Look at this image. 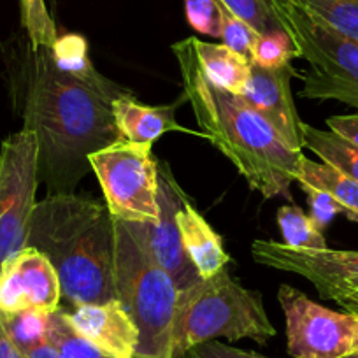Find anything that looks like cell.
<instances>
[{"mask_svg": "<svg viewBox=\"0 0 358 358\" xmlns=\"http://www.w3.org/2000/svg\"><path fill=\"white\" fill-rule=\"evenodd\" d=\"M13 108L39 144V181L48 195L74 194L92 172L88 157L118 141L111 102L125 86L94 85L57 64L51 48L29 37L0 51Z\"/></svg>", "mask_w": 358, "mask_h": 358, "instance_id": "obj_1", "label": "cell"}, {"mask_svg": "<svg viewBox=\"0 0 358 358\" xmlns=\"http://www.w3.org/2000/svg\"><path fill=\"white\" fill-rule=\"evenodd\" d=\"M185 99L201 136L222 151L253 190L265 199H292L302 153L268 125L239 95L209 81L195 57L192 37L172 44Z\"/></svg>", "mask_w": 358, "mask_h": 358, "instance_id": "obj_2", "label": "cell"}, {"mask_svg": "<svg viewBox=\"0 0 358 358\" xmlns=\"http://www.w3.org/2000/svg\"><path fill=\"white\" fill-rule=\"evenodd\" d=\"M58 274L62 301L71 308L116 301L115 218L88 195H46L37 202L29 241Z\"/></svg>", "mask_w": 358, "mask_h": 358, "instance_id": "obj_3", "label": "cell"}, {"mask_svg": "<svg viewBox=\"0 0 358 358\" xmlns=\"http://www.w3.org/2000/svg\"><path fill=\"white\" fill-rule=\"evenodd\" d=\"M276 336L257 290H248L225 268L178 294L172 358H183L192 348L216 339H251L265 344Z\"/></svg>", "mask_w": 358, "mask_h": 358, "instance_id": "obj_4", "label": "cell"}, {"mask_svg": "<svg viewBox=\"0 0 358 358\" xmlns=\"http://www.w3.org/2000/svg\"><path fill=\"white\" fill-rule=\"evenodd\" d=\"M115 288L116 301L139 330L136 358H172L178 287L155 260L146 244L115 220Z\"/></svg>", "mask_w": 358, "mask_h": 358, "instance_id": "obj_5", "label": "cell"}, {"mask_svg": "<svg viewBox=\"0 0 358 358\" xmlns=\"http://www.w3.org/2000/svg\"><path fill=\"white\" fill-rule=\"evenodd\" d=\"M278 20L309 64L299 95L313 101H337L358 109V43L346 39L292 4L273 0Z\"/></svg>", "mask_w": 358, "mask_h": 358, "instance_id": "obj_6", "label": "cell"}, {"mask_svg": "<svg viewBox=\"0 0 358 358\" xmlns=\"http://www.w3.org/2000/svg\"><path fill=\"white\" fill-rule=\"evenodd\" d=\"M153 144L115 141L88 157L116 222L153 223L158 220V160Z\"/></svg>", "mask_w": 358, "mask_h": 358, "instance_id": "obj_7", "label": "cell"}, {"mask_svg": "<svg viewBox=\"0 0 358 358\" xmlns=\"http://www.w3.org/2000/svg\"><path fill=\"white\" fill-rule=\"evenodd\" d=\"M39 183L37 137L22 129L0 148V267L27 246Z\"/></svg>", "mask_w": 358, "mask_h": 358, "instance_id": "obj_8", "label": "cell"}, {"mask_svg": "<svg viewBox=\"0 0 358 358\" xmlns=\"http://www.w3.org/2000/svg\"><path fill=\"white\" fill-rule=\"evenodd\" d=\"M278 301L287 323V348L294 358H348L358 355V316L337 313L281 285Z\"/></svg>", "mask_w": 358, "mask_h": 358, "instance_id": "obj_9", "label": "cell"}, {"mask_svg": "<svg viewBox=\"0 0 358 358\" xmlns=\"http://www.w3.org/2000/svg\"><path fill=\"white\" fill-rule=\"evenodd\" d=\"M187 199V194L174 179L167 162H158V220L153 223L123 222L146 244L150 253L167 271L179 292L187 290L202 280L185 251L178 225V209Z\"/></svg>", "mask_w": 358, "mask_h": 358, "instance_id": "obj_10", "label": "cell"}, {"mask_svg": "<svg viewBox=\"0 0 358 358\" xmlns=\"http://www.w3.org/2000/svg\"><path fill=\"white\" fill-rule=\"evenodd\" d=\"M62 288L58 274L46 255L25 246L0 267V313L37 309L53 313L60 308Z\"/></svg>", "mask_w": 358, "mask_h": 358, "instance_id": "obj_11", "label": "cell"}, {"mask_svg": "<svg viewBox=\"0 0 358 358\" xmlns=\"http://www.w3.org/2000/svg\"><path fill=\"white\" fill-rule=\"evenodd\" d=\"M297 74L290 64L280 69H264L251 64L250 79L239 95L251 109L258 113L281 137L302 153L304 144V125L292 95V78Z\"/></svg>", "mask_w": 358, "mask_h": 358, "instance_id": "obj_12", "label": "cell"}, {"mask_svg": "<svg viewBox=\"0 0 358 358\" xmlns=\"http://www.w3.org/2000/svg\"><path fill=\"white\" fill-rule=\"evenodd\" d=\"M251 255L265 267L299 274L316 287L358 280V251L297 250L276 241H255Z\"/></svg>", "mask_w": 358, "mask_h": 358, "instance_id": "obj_13", "label": "cell"}, {"mask_svg": "<svg viewBox=\"0 0 358 358\" xmlns=\"http://www.w3.org/2000/svg\"><path fill=\"white\" fill-rule=\"evenodd\" d=\"M78 334L111 358H136L139 330L120 301L64 309Z\"/></svg>", "mask_w": 358, "mask_h": 358, "instance_id": "obj_14", "label": "cell"}, {"mask_svg": "<svg viewBox=\"0 0 358 358\" xmlns=\"http://www.w3.org/2000/svg\"><path fill=\"white\" fill-rule=\"evenodd\" d=\"M118 139L136 144H153L167 132L185 130L176 122L174 106H146L132 94L111 102Z\"/></svg>", "mask_w": 358, "mask_h": 358, "instance_id": "obj_15", "label": "cell"}, {"mask_svg": "<svg viewBox=\"0 0 358 358\" xmlns=\"http://www.w3.org/2000/svg\"><path fill=\"white\" fill-rule=\"evenodd\" d=\"M178 225L185 251L202 280L215 276L225 268L230 257L223 248L222 237L195 209L190 199L178 209Z\"/></svg>", "mask_w": 358, "mask_h": 358, "instance_id": "obj_16", "label": "cell"}, {"mask_svg": "<svg viewBox=\"0 0 358 358\" xmlns=\"http://www.w3.org/2000/svg\"><path fill=\"white\" fill-rule=\"evenodd\" d=\"M195 57L209 81L234 95H243L251 72V62L227 48L192 37Z\"/></svg>", "mask_w": 358, "mask_h": 358, "instance_id": "obj_17", "label": "cell"}, {"mask_svg": "<svg viewBox=\"0 0 358 358\" xmlns=\"http://www.w3.org/2000/svg\"><path fill=\"white\" fill-rule=\"evenodd\" d=\"M297 183L301 188H320L332 195L343 208V213L358 223V181L348 178L325 162H315L302 153L299 162Z\"/></svg>", "mask_w": 358, "mask_h": 358, "instance_id": "obj_18", "label": "cell"}, {"mask_svg": "<svg viewBox=\"0 0 358 358\" xmlns=\"http://www.w3.org/2000/svg\"><path fill=\"white\" fill-rule=\"evenodd\" d=\"M304 144L325 164L358 181V148L330 130L304 125Z\"/></svg>", "mask_w": 358, "mask_h": 358, "instance_id": "obj_19", "label": "cell"}, {"mask_svg": "<svg viewBox=\"0 0 358 358\" xmlns=\"http://www.w3.org/2000/svg\"><path fill=\"white\" fill-rule=\"evenodd\" d=\"M346 39L358 43V0H290Z\"/></svg>", "mask_w": 358, "mask_h": 358, "instance_id": "obj_20", "label": "cell"}, {"mask_svg": "<svg viewBox=\"0 0 358 358\" xmlns=\"http://www.w3.org/2000/svg\"><path fill=\"white\" fill-rule=\"evenodd\" d=\"M278 225L283 236V244L297 250H327V241L323 230H320L299 206H281L278 211Z\"/></svg>", "mask_w": 358, "mask_h": 358, "instance_id": "obj_21", "label": "cell"}, {"mask_svg": "<svg viewBox=\"0 0 358 358\" xmlns=\"http://www.w3.org/2000/svg\"><path fill=\"white\" fill-rule=\"evenodd\" d=\"M53 57L57 64L60 65L64 71L71 72V74L78 76V78L85 79L94 85H111V79L104 78L94 64L88 58V48H86L85 37L78 36V34H69V36L58 37L57 43L51 48Z\"/></svg>", "mask_w": 358, "mask_h": 358, "instance_id": "obj_22", "label": "cell"}, {"mask_svg": "<svg viewBox=\"0 0 358 358\" xmlns=\"http://www.w3.org/2000/svg\"><path fill=\"white\" fill-rule=\"evenodd\" d=\"M48 339L57 348L60 358H111L102 353L95 344L85 339L81 334L76 332L62 308L50 315Z\"/></svg>", "mask_w": 358, "mask_h": 358, "instance_id": "obj_23", "label": "cell"}, {"mask_svg": "<svg viewBox=\"0 0 358 358\" xmlns=\"http://www.w3.org/2000/svg\"><path fill=\"white\" fill-rule=\"evenodd\" d=\"M50 315L51 313L46 311L27 309V311L15 313V315H2V318H4L6 329H8L11 339L25 353L27 350L48 339Z\"/></svg>", "mask_w": 358, "mask_h": 358, "instance_id": "obj_24", "label": "cell"}, {"mask_svg": "<svg viewBox=\"0 0 358 358\" xmlns=\"http://www.w3.org/2000/svg\"><path fill=\"white\" fill-rule=\"evenodd\" d=\"M22 25L32 48H53L58 34L44 0H20Z\"/></svg>", "mask_w": 358, "mask_h": 358, "instance_id": "obj_25", "label": "cell"}, {"mask_svg": "<svg viewBox=\"0 0 358 358\" xmlns=\"http://www.w3.org/2000/svg\"><path fill=\"white\" fill-rule=\"evenodd\" d=\"M292 58H299V50L285 30L260 34L251 53V64L264 69H280L290 64Z\"/></svg>", "mask_w": 358, "mask_h": 358, "instance_id": "obj_26", "label": "cell"}, {"mask_svg": "<svg viewBox=\"0 0 358 358\" xmlns=\"http://www.w3.org/2000/svg\"><path fill=\"white\" fill-rule=\"evenodd\" d=\"M218 2L227 11L253 27L258 34L285 30L274 11L273 0H218Z\"/></svg>", "mask_w": 358, "mask_h": 358, "instance_id": "obj_27", "label": "cell"}, {"mask_svg": "<svg viewBox=\"0 0 358 358\" xmlns=\"http://www.w3.org/2000/svg\"><path fill=\"white\" fill-rule=\"evenodd\" d=\"M220 37L223 41L222 44H225L227 48L241 55L244 60L251 62V53H253L255 43L260 37V34L253 27L248 25L244 20L234 16L232 13L227 11L222 6V30H220Z\"/></svg>", "mask_w": 358, "mask_h": 358, "instance_id": "obj_28", "label": "cell"}, {"mask_svg": "<svg viewBox=\"0 0 358 358\" xmlns=\"http://www.w3.org/2000/svg\"><path fill=\"white\" fill-rule=\"evenodd\" d=\"M185 13L192 29L211 37H220L222 4L218 0H185Z\"/></svg>", "mask_w": 358, "mask_h": 358, "instance_id": "obj_29", "label": "cell"}, {"mask_svg": "<svg viewBox=\"0 0 358 358\" xmlns=\"http://www.w3.org/2000/svg\"><path fill=\"white\" fill-rule=\"evenodd\" d=\"M302 190L308 194V204H309V216L315 222V225L320 230H323L325 227H329L334 222L339 213H343L339 202L332 197L330 194H327L325 190H320V188H302Z\"/></svg>", "mask_w": 358, "mask_h": 358, "instance_id": "obj_30", "label": "cell"}, {"mask_svg": "<svg viewBox=\"0 0 358 358\" xmlns=\"http://www.w3.org/2000/svg\"><path fill=\"white\" fill-rule=\"evenodd\" d=\"M318 294L323 299L336 301L337 304L343 306V309L346 313L358 316V280L327 285V287L318 288Z\"/></svg>", "mask_w": 358, "mask_h": 358, "instance_id": "obj_31", "label": "cell"}, {"mask_svg": "<svg viewBox=\"0 0 358 358\" xmlns=\"http://www.w3.org/2000/svg\"><path fill=\"white\" fill-rule=\"evenodd\" d=\"M183 358H267L255 351H244L239 348L229 346L220 341H208L192 348Z\"/></svg>", "mask_w": 358, "mask_h": 358, "instance_id": "obj_32", "label": "cell"}, {"mask_svg": "<svg viewBox=\"0 0 358 358\" xmlns=\"http://www.w3.org/2000/svg\"><path fill=\"white\" fill-rule=\"evenodd\" d=\"M327 125H329L330 132L337 134V136L358 148V113H355V115L330 116L327 120Z\"/></svg>", "mask_w": 358, "mask_h": 358, "instance_id": "obj_33", "label": "cell"}, {"mask_svg": "<svg viewBox=\"0 0 358 358\" xmlns=\"http://www.w3.org/2000/svg\"><path fill=\"white\" fill-rule=\"evenodd\" d=\"M0 358H25L23 351L15 344L9 336L2 315H0Z\"/></svg>", "mask_w": 358, "mask_h": 358, "instance_id": "obj_34", "label": "cell"}, {"mask_svg": "<svg viewBox=\"0 0 358 358\" xmlns=\"http://www.w3.org/2000/svg\"><path fill=\"white\" fill-rule=\"evenodd\" d=\"M23 355H25V358H60L57 348L50 343V339L43 341V343H39L37 346L30 348V350H27Z\"/></svg>", "mask_w": 358, "mask_h": 358, "instance_id": "obj_35", "label": "cell"}, {"mask_svg": "<svg viewBox=\"0 0 358 358\" xmlns=\"http://www.w3.org/2000/svg\"><path fill=\"white\" fill-rule=\"evenodd\" d=\"M348 358H358V355H353V357H348Z\"/></svg>", "mask_w": 358, "mask_h": 358, "instance_id": "obj_36", "label": "cell"}]
</instances>
